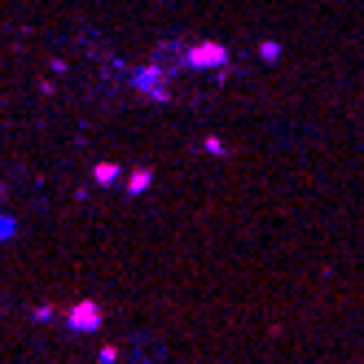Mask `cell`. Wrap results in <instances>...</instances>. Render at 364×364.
<instances>
[{
    "label": "cell",
    "mask_w": 364,
    "mask_h": 364,
    "mask_svg": "<svg viewBox=\"0 0 364 364\" xmlns=\"http://www.w3.org/2000/svg\"><path fill=\"white\" fill-rule=\"evenodd\" d=\"M97 321H101V311H97L92 303H80V307L70 311V325H75V329H92Z\"/></svg>",
    "instance_id": "6da1fadb"
}]
</instances>
